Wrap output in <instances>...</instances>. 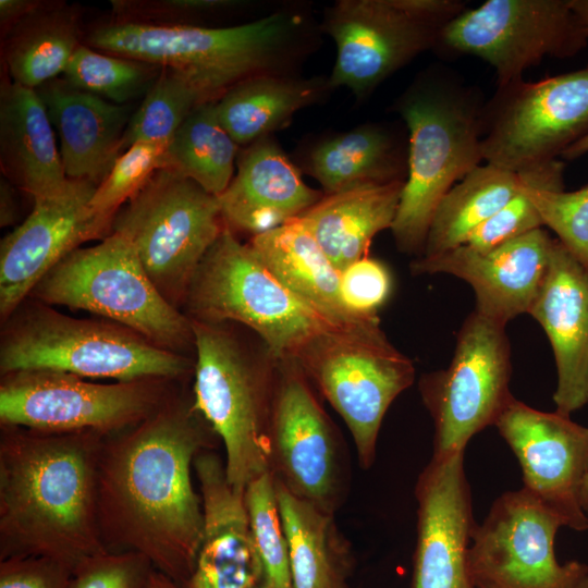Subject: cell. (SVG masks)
<instances>
[{
	"instance_id": "6da1fadb",
	"label": "cell",
	"mask_w": 588,
	"mask_h": 588,
	"mask_svg": "<svg viewBox=\"0 0 588 588\" xmlns=\"http://www.w3.org/2000/svg\"><path fill=\"white\" fill-rule=\"evenodd\" d=\"M217 436L191 402L168 397L140 422L109 436L96 474L97 518L110 552H136L180 588L200 543L203 501L193 485L196 456Z\"/></svg>"
},
{
	"instance_id": "7a4b0ae2",
	"label": "cell",
	"mask_w": 588,
	"mask_h": 588,
	"mask_svg": "<svg viewBox=\"0 0 588 588\" xmlns=\"http://www.w3.org/2000/svg\"><path fill=\"white\" fill-rule=\"evenodd\" d=\"M107 437L1 426L0 560L45 556L73 573L108 552L96 501L97 463Z\"/></svg>"
},
{
	"instance_id": "3957f363",
	"label": "cell",
	"mask_w": 588,
	"mask_h": 588,
	"mask_svg": "<svg viewBox=\"0 0 588 588\" xmlns=\"http://www.w3.org/2000/svg\"><path fill=\"white\" fill-rule=\"evenodd\" d=\"M302 25V17L291 12L228 27L119 19L91 29L86 45L172 68L188 78L207 103L216 102L247 78L282 73L296 48Z\"/></svg>"
},
{
	"instance_id": "277c9868",
	"label": "cell",
	"mask_w": 588,
	"mask_h": 588,
	"mask_svg": "<svg viewBox=\"0 0 588 588\" xmlns=\"http://www.w3.org/2000/svg\"><path fill=\"white\" fill-rule=\"evenodd\" d=\"M194 407L223 443L229 483L245 491L270 470V425L278 359L250 330L191 320Z\"/></svg>"
},
{
	"instance_id": "5b68a950",
	"label": "cell",
	"mask_w": 588,
	"mask_h": 588,
	"mask_svg": "<svg viewBox=\"0 0 588 588\" xmlns=\"http://www.w3.org/2000/svg\"><path fill=\"white\" fill-rule=\"evenodd\" d=\"M483 109L476 91L443 76L414 84L399 100L409 132L407 175L391 229L401 252L421 254L438 205L483 160Z\"/></svg>"
},
{
	"instance_id": "8992f818",
	"label": "cell",
	"mask_w": 588,
	"mask_h": 588,
	"mask_svg": "<svg viewBox=\"0 0 588 588\" xmlns=\"http://www.w3.org/2000/svg\"><path fill=\"white\" fill-rule=\"evenodd\" d=\"M4 322L1 375L45 369L125 382L175 380L194 370L186 355L157 346L121 324L73 318L38 301H25Z\"/></svg>"
},
{
	"instance_id": "52a82bcc",
	"label": "cell",
	"mask_w": 588,
	"mask_h": 588,
	"mask_svg": "<svg viewBox=\"0 0 588 588\" xmlns=\"http://www.w3.org/2000/svg\"><path fill=\"white\" fill-rule=\"evenodd\" d=\"M293 358L346 424L360 466L370 467L388 408L414 382L413 362L389 341L378 315L328 324Z\"/></svg>"
},
{
	"instance_id": "ba28073f",
	"label": "cell",
	"mask_w": 588,
	"mask_h": 588,
	"mask_svg": "<svg viewBox=\"0 0 588 588\" xmlns=\"http://www.w3.org/2000/svg\"><path fill=\"white\" fill-rule=\"evenodd\" d=\"M30 297L101 316L179 354L195 350L191 319L161 295L134 246L118 232L70 253L42 277Z\"/></svg>"
},
{
	"instance_id": "9c48e42d",
	"label": "cell",
	"mask_w": 588,
	"mask_h": 588,
	"mask_svg": "<svg viewBox=\"0 0 588 588\" xmlns=\"http://www.w3.org/2000/svg\"><path fill=\"white\" fill-rule=\"evenodd\" d=\"M182 307L191 320L250 330L277 358L293 357L313 334L336 323L284 287L225 224L198 266Z\"/></svg>"
},
{
	"instance_id": "30bf717a",
	"label": "cell",
	"mask_w": 588,
	"mask_h": 588,
	"mask_svg": "<svg viewBox=\"0 0 588 588\" xmlns=\"http://www.w3.org/2000/svg\"><path fill=\"white\" fill-rule=\"evenodd\" d=\"M223 228L218 197L170 168L157 170L112 223V232L131 242L155 286L177 308Z\"/></svg>"
},
{
	"instance_id": "8fae6325",
	"label": "cell",
	"mask_w": 588,
	"mask_h": 588,
	"mask_svg": "<svg viewBox=\"0 0 588 588\" xmlns=\"http://www.w3.org/2000/svg\"><path fill=\"white\" fill-rule=\"evenodd\" d=\"M465 10L460 0H339L323 16L336 59L330 89L346 87L357 97L417 56L438 46L445 25Z\"/></svg>"
},
{
	"instance_id": "7c38bea8",
	"label": "cell",
	"mask_w": 588,
	"mask_h": 588,
	"mask_svg": "<svg viewBox=\"0 0 588 588\" xmlns=\"http://www.w3.org/2000/svg\"><path fill=\"white\" fill-rule=\"evenodd\" d=\"M164 379L97 383L72 373L34 369L1 375V426L41 432L127 429L168 399Z\"/></svg>"
},
{
	"instance_id": "4fadbf2b",
	"label": "cell",
	"mask_w": 588,
	"mask_h": 588,
	"mask_svg": "<svg viewBox=\"0 0 588 588\" xmlns=\"http://www.w3.org/2000/svg\"><path fill=\"white\" fill-rule=\"evenodd\" d=\"M511 375L505 326L474 309L458 330L450 365L424 375L419 381L433 421L432 457L465 451L476 433L495 425L514 399Z\"/></svg>"
},
{
	"instance_id": "5bb4252c",
	"label": "cell",
	"mask_w": 588,
	"mask_h": 588,
	"mask_svg": "<svg viewBox=\"0 0 588 588\" xmlns=\"http://www.w3.org/2000/svg\"><path fill=\"white\" fill-rule=\"evenodd\" d=\"M482 125L487 163L519 172L558 159L588 135V65L498 88Z\"/></svg>"
},
{
	"instance_id": "9a60e30c",
	"label": "cell",
	"mask_w": 588,
	"mask_h": 588,
	"mask_svg": "<svg viewBox=\"0 0 588 588\" xmlns=\"http://www.w3.org/2000/svg\"><path fill=\"white\" fill-rule=\"evenodd\" d=\"M587 42L571 0H488L450 21L438 46L482 59L504 88L546 57H574Z\"/></svg>"
},
{
	"instance_id": "2e32d148",
	"label": "cell",
	"mask_w": 588,
	"mask_h": 588,
	"mask_svg": "<svg viewBox=\"0 0 588 588\" xmlns=\"http://www.w3.org/2000/svg\"><path fill=\"white\" fill-rule=\"evenodd\" d=\"M561 527L562 519L524 488L502 493L473 534L469 569L477 588H574L588 565L558 562Z\"/></svg>"
},
{
	"instance_id": "e0dca14e",
	"label": "cell",
	"mask_w": 588,
	"mask_h": 588,
	"mask_svg": "<svg viewBox=\"0 0 588 588\" xmlns=\"http://www.w3.org/2000/svg\"><path fill=\"white\" fill-rule=\"evenodd\" d=\"M293 357L278 359L270 470L293 495L333 514L341 491L335 429Z\"/></svg>"
},
{
	"instance_id": "ac0fdd59",
	"label": "cell",
	"mask_w": 588,
	"mask_h": 588,
	"mask_svg": "<svg viewBox=\"0 0 588 588\" xmlns=\"http://www.w3.org/2000/svg\"><path fill=\"white\" fill-rule=\"evenodd\" d=\"M96 185L71 180L61 192L34 198L27 218L0 243V315L5 321L59 261L112 232L113 219L94 211Z\"/></svg>"
},
{
	"instance_id": "d6986e66",
	"label": "cell",
	"mask_w": 588,
	"mask_h": 588,
	"mask_svg": "<svg viewBox=\"0 0 588 588\" xmlns=\"http://www.w3.org/2000/svg\"><path fill=\"white\" fill-rule=\"evenodd\" d=\"M494 426L519 463L523 488L555 513L564 527L588 530L580 504L588 473V427L515 397Z\"/></svg>"
},
{
	"instance_id": "ffe728a7",
	"label": "cell",
	"mask_w": 588,
	"mask_h": 588,
	"mask_svg": "<svg viewBox=\"0 0 588 588\" xmlns=\"http://www.w3.org/2000/svg\"><path fill=\"white\" fill-rule=\"evenodd\" d=\"M417 541L412 588H477L469 548L477 523L464 451L432 457L416 483Z\"/></svg>"
},
{
	"instance_id": "44dd1931",
	"label": "cell",
	"mask_w": 588,
	"mask_h": 588,
	"mask_svg": "<svg viewBox=\"0 0 588 588\" xmlns=\"http://www.w3.org/2000/svg\"><path fill=\"white\" fill-rule=\"evenodd\" d=\"M554 240L540 228L489 250L461 245L417 257L409 267L415 275L445 273L466 281L475 292V310L506 326L528 314L546 277Z\"/></svg>"
},
{
	"instance_id": "7402d4cb",
	"label": "cell",
	"mask_w": 588,
	"mask_h": 588,
	"mask_svg": "<svg viewBox=\"0 0 588 588\" xmlns=\"http://www.w3.org/2000/svg\"><path fill=\"white\" fill-rule=\"evenodd\" d=\"M194 470L203 501L204 525L193 574L184 588H256L264 569L254 542L245 491L228 481L224 462L200 452Z\"/></svg>"
},
{
	"instance_id": "603a6c76",
	"label": "cell",
	"mask_w": 588,
	"mask_h": 588,
	"mask_svg": "<svg viewBox=\"0 0 588 588\" xmlns=\"http://www.w3.org/2000/svg\"><path fill=\"white\" fill-rule=\"evenodd\" d=\"M528 314L542 327L553 351L555 412L571 417L588 404V268L556 238Z\"/></svg>"
},
{
	"instance_id": "cb8c5ba5",
	"label": "cell",
	"mask_w": 588,
	"mask_h": 588,
	"mask_svg": "<svg viewBox=\"0 0 588 588\" xmlns=\"http://www.w3.org/2000/svg\"><path fill=\"white\" fill-rule=\"evenodd\" d=\"M270 137L250 144L218 199L224 224L252 237L299 218L322 197Z\"/></svg>"
},
{
	"instance_id": "d4e9b609",
	"label": "cell",
	"mask_w": 588,
	"mask_h": 588,
	"mask_svg": "<svg viewBox=\"0 0 588 588\" xmlns=\"http://www.w3.org/2000/svg\"><path fill=\"white\" fill-rule=\"evenodd\" d=\"M60 143L66 176L98 186L123 152L131 109L58 77L36 89Z\"/></svg>"
},
{
	"instance_id": "484cf974",
	"label": "cell",
	"mask_w": 588,
	"mask_h": 588,
	"mask_svg": "<svg viewBox=\"0 0 588 588\" xmlns=\"http://www.w3.org/2000/svg\"><path fill=\"white\" fill-rule=\"evenodd\" d=\"M0 166L4 177L33 199L57 194L71 182L38 91L7 74L0 86Z\"/></svg>"
},
{
	"instance_id": "4316f807",
	"label": "cell",
	"mask_w": 588,
	"mask_h": 588,
	"mask_svg": "<svg viewBox=\"0 0 588 588\" xmlns=\"http://www.w3.org/2000/svg\"><path fill=\"white\" fill-rule=\"evenodd\" d=\"M405 181L357 185L323 197L299 218L342 272L368 257L373 237L392 229Z\"/></svg>"
},
{
	"instance_id": "83f0119b",
	"label": "cell",
	"mask_w": 588,
	"mask_h": 588,
	"mask_svg": "<svg viewBox=\"0 0 588 588\" xmlns=\"http://www.w3.org/2000/svg\"><path fill=\"white\" fill-rule=\"evenodd\" d=\"M248 244L284 287L328 320L342 323L362 318L344 307L341 272L301 218L255 235Z\"/></svg>"
},
{
	"instance_id": "f1b7e54d",
	"label": "cell",
	"mask_w": 588,
	"mask_h": 588,
	"mask_svg": "<svg viewBox=\"0 0 588 588\" xmlns=\"http://www.w3.org/2000/svg\"><path fill=\"white\" fill-rule=\"evenodd\" d=\"M330 89L322 77L302 78L284 73L247 78L216 103L218 118L237 145L253 144L284 127L303 108Z\"/></svg>"
},
{
	"instance_id": "f546056e",
	"label": "cell",
	"mask_w": 588,
	"mask_h": 588,
	"mask_svg": "<svg viewBox=\"0 0 588 588\" xmlns=\"http://www.w3.org/2000/svg\"><path fill=\"white\" fill-rule=\"evenodd\" d=\"M2 35L5 74L32 89L62 75L82 45L77 13L65 4L42 3Z\"/></svg>"
},
{
	"instance_id": "4dcf8cb0",
	"label": "cell",
	"mask_w": 588,
	"mask_h": 588,
	"mask_svg": "<svg viewBox=\"0 0 588 588\" xmlns=\"http://www.w3.org/2000/svg\"><path fill=\"white\" fill-rule=\"evenodd\" d=\"M275 489L289 547L292 588H346L348 548L333 514L293 495L277 479Z\"/></svg>"
},
{
	"instance_id": "1f68e13d",
	"label": "cell",
	"mask_w": 588,
	"mask_h": 588,
	"mask_svg": "<svg viewBox=\"0 0 588 588\" xmlns=\"http://www.w3.org/2000/svg\"><path fill=\"white\" fill-rule=\"evenodd\" d=\"M306 169L329 195L363 184L405 181L407 160L385 128L362 125L315 146Z\"/></svg>"
},
{
	"instance_id": "d6a6232c",
	"label": "cell",
	"mask_w": 588,
	"mask_h": 588,
	"mask_svg": "<svg viewBox=\"0 0 588 588\" xmlns=\"http://www.w3.org/2000/svg\"><path fill=\"white\" fill-rule=\"evenodd\" d=\"M524 180L523 171L490 163L476 167L438 205L418 257L434 256L463 245L475 229L519 192Z\"/></svg>"
},
{
	"instance_id": "836d02e7",
	"label": "cell",
	"mask_w": 588,
	"mask_h": 588,
	"mask_svg": "<svg viewBox=\"0 0 588 588\" xmlns=\"http://www.w3.org/2000/svg\"><path fill=\"white\" fill-rule=\"evenodd\" d=\"M237 144L222 126L215 102L196 107L170 140L164 168L219 197L234 176Z\"/></svg>"
},
{
	"instance_id": "e575fe53",
	"label": "cell",
	"mask_w": 588,
	"mask_h": 588,
	"mask_svg": "<svg viewBox=\"0 0 588 588\" xmlns=\"http://www.w3.org/2000/svg\"><path fill=\"white\" fill-rule=\"evenodd\" d=\"M564 166L559 159L532 166L528 191L543 225L588 268V185L564 191Z\"/></svg>"
},
{
	"instance_id": "d590c367",
	"label": "cell",
	"mask_w": 588,
	"mask_h": 588,
	"mask_svg": "<svg viewBox=\"0 0 588 588\" xmlns=\"http://www.w3.org/2000/svg\"><path fill=\"white\" fill-rule=\"evenodd\" d=\"M161 68L81 45L63 74L72 86L115 105L145 97Z\"/></svg>"
},
{
	"instance_id": "8d00e7d4",
	"label": "cell",
	"mask_w": 588,
	"mask_h": 588,
	"mask_svg": "<svg viewBox=\"0 0 588 588\" xmlns=\"http://www.w3.org/2000/svg\"><path fill=\"white\" fill-rule=\"evenodd\" d=\"M201 103L199 93L184 74L172 68H161L131 117L123 151L136 143L169 144L191 112Z\"/></svg>"
},
{
	"instance_id": "74e56055",
	"label": "cell",
	"mask_w": 588,
	"mask_h": 588,
	"mask_svg": "<svg viewBox=\"0 0 588 588\" xmlns=\"http://www.w3.org/2000/svg\"><path fill=\"white\" fill-rule=\"evenodd\" d=\"M245 504L266 588H292L289 547L271 470L248 483Z\"/></svg>"
},
{
	"instance_id": "f35d334b",
	"label": "cell",
	"mask_w": 588,
	"mask_h": 588,
	"mask_svg": "<svg viewBox=\"0 0 588 588\" xmlns=\"http://www.w3.org/2000/svg\"><path fill=\"white\" fill-rule=\"evenodd\" d=\"M169 144L136 143L114 161L107 177L96 187L90 206L95 212L114 219L126 204L159 169L164 168Z\"/></svg>"
},
{
	"instance_id": "ab89813d",
	"label": "cell",
	"mask_w": 588,
	"mask_h": 588,
	"mask_svg": "<svg viewBox=\"0 0 588 588\" xmlns=\"http://www.w3.org/2000/svg\"><path fill=\"white\" fill-rule=\"evenodd\" d=\"M522 171L525 180L519 192L495 215L475 229L463 245L485 252L543 226L528 191L532 166Z\"/></svg>"
},
{
	"instance_id": "60d3db41",
	"label": "cell",
	"mask_w": 588,
	"mask_h": 588,
	"mask_svg": "<svg viewBox=\"0 0 588 588\" xmlns=\"http://www.w3.org/2000/svg\"><path fill=\"white\" fill-rule=\"evenodd\" d=\"M154 566L136 552H106L76 567L69 588H148Z\"/></svg>"
},
{
	"instance_id": "b9f144b4",
	"label": "cell",
	"mask_w": 588,
	"mask_h": 588,
	"mask_svg": "<svg viewBox=\"0 0 588 588\" xmlns=\"http://www.w3.org/2000/svg\"><path fill=\"white\" fill-rule=\"evenodd\" d=\"M392 275L380 260L365 257L341 272L340 294L354 316H375L392 293Z\"/></svg>"
},
{
	"instance_id": "7bdbcfd3",
	"label": "cell",
	"mask_w": 588,
	"mask_h": 588,
	"mask_svg": "<svg viewBox=\"0 0 588 588\" xmlns=\"http://www.w3.org/2000/svg\"><path fill=\"white\" fill-rule=\"evenodd\" d=\"M72 571L45 556L0 560V588H69Z\"/></svg>"
},
{
	"instance_id": "ee69618b",
	"label": "cell",
	"mask_w": 588,
	"mask_h": 588,
	"mask_svg": "<svg viewBox=\"0 0 588 588\" xmlns=\"http://www.w3.org/2000/svg\"><path fill=\"white\" fill-rule=\"evenodd\" d=\"M44 2L34 0H0V24L2 34L22 19L38 9Z\"/></svg>"
},
{
	"instance_id": "f6af8a7d",
	"label": "cell",
	"mask_w": 588,
	"mask_h": 588,
	"mask_svg": "<svg viewBox=\"0 0 588 588\" xmlns=\"http://www.w3.org/2000/svg\"><path fill=\"white\" fill-rule=\"evenodd\" d=\"M17 203L13 184L5 177L0 180V225L9 226L16 221Z\"/></svg>"
},
{
	"instance_id": "bcb514c9",
	"label": "cell",
	"mask_w": 588,
	"mask_h": 588,
	"mask_svg": "<svg viewBox=\"0 0 588 588\" xmlns=\"http://www.w3.org/2000/svg\"><path fill=\"white\" fill-rule=\"evenodd\" d=\"M588 152V135L567 148L561 156L563 160H575Z\"/></svg>"
},
{
	"instance_id": "7dc6e473",
	"label": "cell",
	"mask_w": 588,
	"mask_h": 588,
	"mask_svg": "<svg viewBox=\"0 0 588 588\" xmlns=\"http://www.w3.org/2000/svg\"><path fill=\"white\" fill-rule=\"evenodd\" d=\"M571 5L588 35V0H571Z\"/></svg>"
},
{
	"instance_id": "c3c4849f",
	"label": "cell",
	"mask_w": 588,
	"mask_h": 588,
	"mask_svg": "<svg viewBox=\"0 0 588 588\" xmlns=\"http://www.w3.org/2000/svg\"><path fill=\"white\" fill-rule=\"evenodd\" d=\"M148 588H180L162 573L154 568L149 578Z\"/></svg>"
},
{
	"instance_id": "681fc988",
	"label": "cell",
	"mask_w": 588,
	"mask_h": 588,
	"mask_svg": "<svg viewBox=\"0 0 588 588\" xmlns=\"http://www.w3.org/2000/svg\"><path fill=\"white\" fill-rule=\"evenodd\" d=\"M580 504H581V507H583L584 512L588 516V473H587V475L585 477V480H584V483H583V487H581Z\"/></svg>"
},
{
	"instance_id": "f907efd6",
	"label": "cell",
	"mask_w": 588,
	"mask_h": 588,
	"mask_svg": "<svg viewBox=\"0 0 588 588\" xmlns=\"http://www.w3.org/2000/svg\"><path fill=\"white\" fill-rule=\"evenodd\" d=\"M574 588H588V573L576 584Z\"/></svg>"
},
{
	"instance_id": "816d5d0a",
	"label": "cell",
	"mask_w": 588,
	"mask_h": 588,
	"mask_svg": "<svg viewBox=\"0 0 588 588\" xmlns=\"http://www.w3.org/2000/svg\"><path fill=\"white\" fill-rule=\"evenodd\" d=\"M256 588H266V587L264 586V584H260V585L257 586Z\"/></svg>"
},
{
	"instance_id": "f5cc1de1",
	"label": "cell",
	"mask_w": 588,
	"mask_h": 588,
	"mask_svg": "<svg viewBox=\"0 0 588 588\" xmlns=\"http://www.w3.org/2000/svg\"><path fill=\"white\" fill-rule=\"evenodd\" d=\"M483 588H488V587H483Z\"/></svg>"
}]
</instances>
